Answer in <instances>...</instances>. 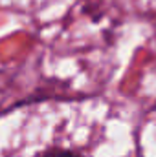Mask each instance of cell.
<instances>
[{"label":"cell","instance_id":"obj_1","mask_svg":"<svg viewBox=\"0 0 156 157\" xmlns=\"http://www.w3.org/2000/svg\"><path fill=\"white\" fill-rule=\"evenodd\" d=\"M51 157H74V155H70V154H57V155H51Z\"/></svg>","mask_w":156,"mask_h":157}]
</instances>
